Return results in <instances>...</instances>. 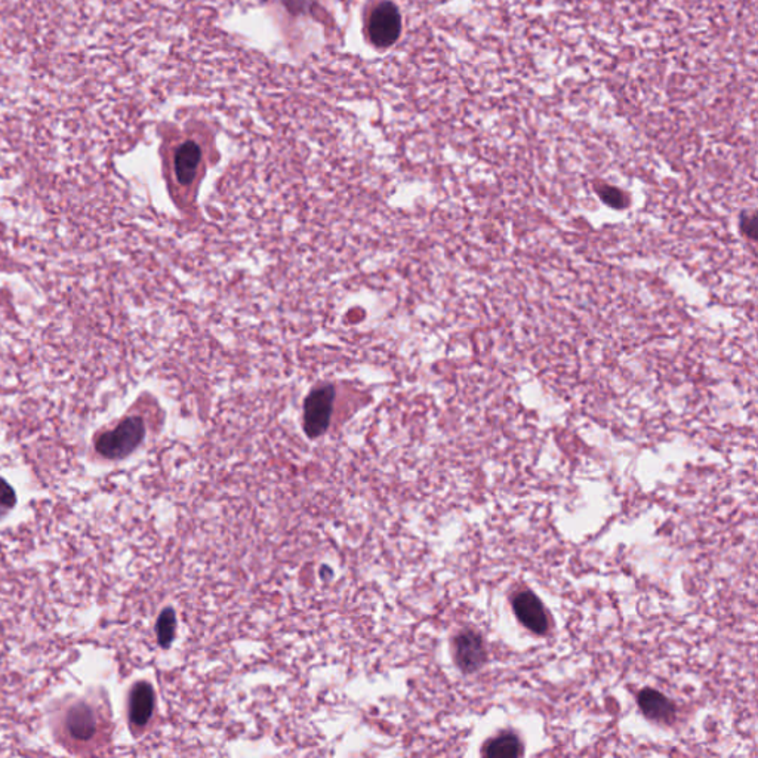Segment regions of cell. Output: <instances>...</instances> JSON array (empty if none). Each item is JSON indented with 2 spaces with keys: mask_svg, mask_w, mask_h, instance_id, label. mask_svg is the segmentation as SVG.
Returning <instances> with one entry per match:
<instances>
[{
  "mask_svg": "<svg viewBox=\"0 0 758 758\" xmlns=\"http://www.w3.org/2000/svg\"><path fill=\"white\" fill-rule=\"evenodd\" d=\"M154 708V692L147 683H138L131 693L130 719L137 727H144L151 719Z\"/></svg>",
  "mask_w": 758,
  "mask_h": 758,
  "instance_id": "ba28073f",
  "label": "cell"
},
{
  "mask_svg": "<svg viewBox=\"0 0 758 758\" xmlns=\"http://www.w3.org/2000/svg\"><path fill=\"white\" fill-rule=\"evenodd\" d=\"M175 628H177V617L174 610L165 609L156 625L157 640H159V645L163 649H168L170 646V643H172L175 637Z\"/></svg>",
  "mask_w": 758,
  "mask_h": 758,
  "instance_id": "8fae6325",
  "label": "cell"
},
{
  "mask_svg": "<svg viewBox=\"0 0 758 758\" xmlns=\"http://www.w3.org/2000/svg\"><path fill=\"white\" fill-rule=\"evenodd\" d=\"M512 609L519 621L535 634L548 631V617L541 600L531 591L519 593L512 600Z\"/></svg>",
  "mask_w": 758,
  "mask_h": 758,
  "instance_id": "277c9868",
  "label": "cell"
},
{
  "mask_svg": "<svg viewBox=\"0 0 758 758\" xmlns=\"http://www.w3.org/2000/svg\"><path fill=\"white\" fill-rule=\"evenodd\" d=\"M9 510H11V508H9V507H8L6 504H4V503H2V500H0V517H2V516H4V514H5L6 511H9Z\"/></svg>",
  "mask_w": 758,
  "mask_h": 758,
  "instance_id": "5bb4252c",
  "label": "cell"
},
{
  "mask_svg": "<svg viewBox=\"0 0 758 758\" xmlns=\"http://www.w3.org/2000/svg\"><path fill=\"white\" fill-rule=\"evenodd\" d=\"M523 754V745L519 739L511 732H504L499 736L491 739L484 743L483 755L486 757H520Z\"/></svg>",
  "mask_w": 758,
  "mask_h": 758,
  "instance_id": "30bf717a",
  "label": "cell"
},
{
  "mask_svg": "<svg viewBox=\"0 0 758 758\" xmlns=\"http://www.w3.org/2000/svg\"><path fill=\"white\" fill-rule=\"evenodd\" d=\"M0 500H2L4 504H6L9 508L15 505V500H17L15 492H13V489L4 479H0Z\"/></svg>",
  "mask_w": 758,
  "mask_h": 758,
  "instance_id": "7c38bea8",
  "label": "cell"
},
{
  "mask_svg": "<svg viewBox=\"0 0 758 758\" xmlns=\"http://www.w3.org/2000/svg\"><path fill=\"white\" fill-rule=\"evenodd\" d=\"M202 160V150L194 141H187L175 153V175L182 185L193 182L198 163Z\"/></svg>",
  "mask_w": 758,
  "mask_h": 758,
  "instance_id": "9c48e42d",
  "label": "cell"
},
{
  "mask_svg": "<svg viewBox=\"0 0 758 758\" xmlns=\"http://www.w3.org/2000/svg\"><path fill=\"white\" fill-rule=\"evenodd\" d=\"M638 707L648 719L659 723H672L676 719V707L661 692L645 689L638 695Z\"/></svg>",
  "mask_w": 758,
  "mask_h": 758,
  "instance_id": "8992f818",
  "label": "cell"
},
{
  "mask_svg": "<svg viewBox=\"0 0 758 758\" xmlns=\"http://www.w3.org/2000/svg\"><path fill=\"white\" fill-rule=\"evenodd\" d=\"M402 32V17L398 9L391 2L378 5L370 15L369 36L374 45L378 48H389Z\"/></svg>",
  "mask_w": 758,
  "mask_h": 758,
  "instance_id": "3957f363",
  "label": "cell"
},
{
  "mask_svg": "<svg viewBox=\"0 0 758 758\" xmlns=\"http://www.w3.org/2000/svg\"><path fill=\"white\" fill-rule=\"evenodd\" d=\"M335 402V389L323 385L312 390L304 403V431L310 438H317L326 433L331 424Z\"/></svg>",
  "mask_w": 758,
  "mask_h": 758,
  "instance_id": "7a4b0ae2",
  "label": "cell"
},
{
  "mask_svg": "<svg viewBox=\"0 0 758 758\" xmlns=\"http://www.w3.org/2000/svg\"><path fill=\"white\" fill-rule=\"evenodd\" d=\"M65 727L71 738L77 740H89L96 731L95 714L87 704L71 707L65 717Z\"/></svg>",
  "mask_w": 758,
  "mask_h": 758,
  "instance_id": "52a82bcc",
  "label": "cell"
},
{
  "mask_svg": "<svg viewBox=\"0 0 758 758\" xmlns=\"http://www.w3.org/2000/svg\"><path fill=\"white\" fill-rule=\"evenodd\" d=\"M455 659L467 674L480 669L486 662V649L480 634L464 631L457 636L455 638Z\"/></svg>",
  "mask_w": 758,
  "mask_h": 758,
  "instance_id": "5b68a950",
  "label": "cell"
},
{
  "mask_svg": "<svg viewBox=\"0 0 758 758\" xmlns=\"http://www.w3.org/2000/svg\"><path fill=\"white\" fill-rule=\"evenodd\" d=\"M144 436V421L138 417H132L120 422L113 431L99 436L95 448L99 455L108 457V460H120L135 450Z\"/></svg>",
  "mask_w": 758,
  "mask_h": 758,
  "instance_id": "6da1fadb",
  "label": "cell"
},
{
  "mask_svg": "<svg viewBox=\"0 0 758 758\" xmlns=\"http://www.w3.org/2000/svg\"><path fill=\"white\" fill-rule=\"evenodd\" d=\"M742 224H747V228H742V232H747V236H751L752 239H755V224H757L755 215L750 217L747 213V220H742Z\"/></svg>",
  "mask_w": 758,
  "mask_h": 758,
  "instance_id": "4fadbf2b",
  "label": "cell"
}]
</instances>
